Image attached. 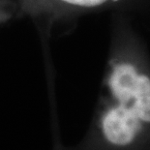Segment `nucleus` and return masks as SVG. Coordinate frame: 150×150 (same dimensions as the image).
Instances as JSON below:
<instances>
[{"mask_svg":"<svg viewBox=\"0 0 150 150\" xmlns=\"http://www.w3.org/2000/svg\"><path fill=\"white\" fill-rule=\"evenodd\" d=\"M139 75L129 63L113 64L108 79V87L118 104L131 107L139 86Z\"/></svg>","mask_w":150,"mask_h":150,"instance_id":"7ed1b4c3","label":"nucleus"},{"mask_svg":"<svg viewBox=\"0 0 150 150\" xmlns=\"http://www.w3.org/2000/svg\"><path fill=\"white\" fill-rule=\"evenodd\" d=\"M118 0H16L18 12L28 18L44 35H50L55 27L75 12L90 9Z\"/></svg>","mask_w":150,"mask_h":150,"instance_id":"f257e3e1","label":"nucleus"},{"mask_svg":"<svg viewBox=\"0 0 150 150\" xmlns=\"http://www.w3.org/2000/svg\"><path fill=\"white\" fill-rule=\"evenodd\" d=\"M102 128L110 142L115 145H127L135 139L142 124L132 108L118 104L110 108L104 115Z\"/></svg>","mask_w":150,"mask_h":150,"instance_id":"f03ea898","label":"nucleus"}]
</instances>
